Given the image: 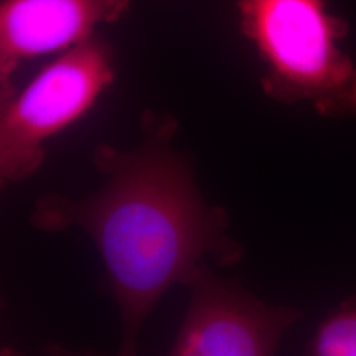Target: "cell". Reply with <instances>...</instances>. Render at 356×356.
<instances>
[{
  "label": "cell",
  "mask_w": 356,
  "mask_h": 356,
  "mask_svg": "<svg viewBox=\"0 0 356 356\" xmlns=\"http://www.w3.org/2000/svg\"><path fill=\"white\" fill-rule=\"evenodd\" d=\"M329 0H236L239 29L263 64L268 98L306 102L330 119L356 116V65L339 44L348 23Z\"/></svg>",
  "instance_id": "2"
},
{
  "label": "cell",
  "mask_w": 356,
  "mask_h": 356,
  "mask_svg": "<svg viewBox=\"0 0 356 356\" xmlns=\"http://www.w3.org/2000/svg\"><path fill=\"white\" fill-rule=\"evenodd\" d=\"M132 0H1L0 101L16 88L22 65L51 53H63L97 33L102 24L126 17Z\"/></svg>",
  "instance_id": "5"
},
{
  "label": "cell",
  "mask_w": 356,
  "mask_h": 356,
  "mask_svg": "<svg viewBox=\"0 0 356 356\" xmlns=\"http://www.w3.org/2000/svg\"><path fill=\"white\" fill-rule=\"evenodd\" d=\"M115 76L114 49L97 32L0 101L1 184L33 176L45 159L44 143L90 111Z\"/></svg>",
  "instance_id": "3"
},
{
  "label": "cell",
  "mask_w": 356,
  "mask_h": 356,
  "mask_svg": "<svg viewBox=\"0 0 356 356\" xmlns=\"http://www.w3.org/2000/svg\"><path fill=\"white\" fill-rule=\"evenodd\" d=\"M177 128L175 116L145 111L135 149L95 148L101 191L82 200L45 194L29 216L44 232L76 226L89 234L119 306L122 355L135 353L144 321L172 285L189 286L206 259L231 267L243 257L227 211L204 202L191 161L172 148Z\"/></svg>",
  "instance_id": "1"
},
{
  "label": "cell",
  "mask_w": 356,
  "mask_h": 356,
  "mask_svg": "<svg viewBox=\"0 0 356 356\" xmlns=\"http://www.w3.org/2000/svg\"><path fill=\"white\" fill-rule=\"evenodd\" d=\"M191 301L170 355H273L281 337L302 312L270 306L236 281L219 279L202 268L189 286Z\"/></svg>",
  "instance_id": "4"
},
{
  "label": "cell",
  "mask_w": 356,
  "mask_h": 356,
  "mask_svg": "<svg viewBox=\"0 0 356 356\" xmlns=\"http://www.w3.org/2000/svg\"><path fill=\"white\" fill-rule=\"evenodd\" d=\"M313 356H356V296L343 301L319 323L306 346Z\"/></svg>",
  "instance_id": "6"
}]
</instances>
